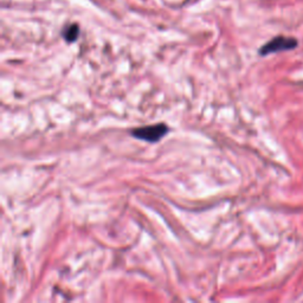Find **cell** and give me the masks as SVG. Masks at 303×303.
Masks as SVG:
<instances>
[{"mask_svg":"<svg viewBox=\"0 0 303 303\" xmlns=\"http://www.w3.org/2000/svg\"><path fill=\"white\" fill-rule=\"evenodd\" d=\"M297 40L295 38H291V37H275L274 39H271L270 42L264 44V45L260 49V55L268 56L271 54H276V52L293 50V49L297 46Z\"/></svg>","mask_w":303,"mask_h":303,"instance_id":"cell-2","label":"cell"},{"mask_svg":"<svg viewBox=\"0 0 303 303\" xmlns=\"http://www.w3.org/2000/svg\"><path fill=\"white\" fill-rule=\"evenodd\" d=\"M62 36L64 38L65 42L68 43H74L78 39V36H80V26L77 24H71L65 26L62 31Z\"/></svg>","mask_w":303,"mask_h":303,"instance_id":"cell-3","label":"cell"},{"mask_svg":"<svg viewBox=\"0 0 303 303\" xmlns=\"http://www.w3.org/2000/svg\"><path fill=\"white\" fill-rule=\"evenodd\" d=\"M168 132H170V128H168L167 125H165V123H156V125L153 126L139 127V128L133 129L130 134L137 140H144L155 144V142H159L161 140L164 136H166Z\"/></svg>","mask_w":303,"mask_h":303,"instance_id":"cell-1","label":"cell"}]
</instances>
